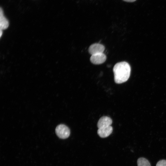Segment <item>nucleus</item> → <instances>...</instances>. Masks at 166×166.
<instances>
[{"mask_svg":"<svg viewBox=\"0 0 166 166\" xmlns=\"http://www.w3.org/2000/svg\"><path fill=\"white\" fill-rule=\"evenodd\" d=\"M138 166H151L149 161L146 158L140 157L137 160Z\"/></svg>","mask_w":166,"mask_h":166,"instance_id":"obj_8","label":"nucleus"},{"mask_svg":"<svg viewBox=\"0 0 166 166\" xmlns=\"http://www.w3.org/2000/svg\"><path fill=\"white\" fill-rule=\"evenodd\" d=\"M106 59V56L103 53H101L91 55L90 61L93 64L99 65L103 63Z\"/></svg>","mask_w":166,"mask_h":166,"instance_id":"obj_3","label":"nucleus"},{"mask_svg":"<svg viewBox=\"0 0 166 166\" xmlns=\"http://www.w3.org/2000/svg\"><path fill=\"white\" fill-rule=\"evenodd\" d=\"M113 128L111 126L103 127L98 128L97 132L101 138H104L108 136L112 133Z\"/></svg>","mask_w":166,"mask_h":166,"instance_id":"obj_5","label":"nucleus"},{"mask_svg":"<svg viewBox=\"0 0 166 166\" xmlns=\"http://www.w3.org/2000/svg\"><path fill=\"white\" fill-rule=\"evenodd\" d=\"M105 47L103 45L100 43H94L89 47L88 51L91 55L94 54L103 53Z\"/></svg>","mask_w":166,"mask_h":166,"instance_id":"obj_4","label":"nucleus"},{"mask_svg":"<svg viewBox=\"0 0 166 166\" xmlns=\"http://www.w3.org/2000/svg\"><path fill=\"white\" fill-rule=\"evenodd\" d=\"M9 23L8 20L4 15L3 12L1 7L0 9V26L1 30H5L8 28Z\"/></svg>","mask_w":166,"mask_h":166,"instance_id":"obj_7","label":"nucleus"},{"mask_svg":"<svg viewBox=\"0 0 166 166\" xmlns=\"http://www.w3.org/2000/svg\"><path fill=\"white\" fill-rule=\"evenodd\" d=\"M113 71L114 80L117 84H121L127 81L130 76L131 67L129 64L125 61L116 63Z\"/></svg>","mask_w":166,"mask_h":166,"instance_id":"obj_1","label":"nucleus"},{"mask_svg":"<svg viewBox=\"0 0 166 166\" xmlns=\"http://www.w3.org/2000/svg\"><path fill=\"white\" fill-rule=\"evenodd\" d=\"M57 136L60 138L65 139L68 138L70 134L69 128L65 125L60 124L58 125L55 129Z\"/></svg>","mask_w":166,"mask_h":166,"instance_id":"obj_2","label":"nucleus"},{"mask_svg":"<svg viewBox=\"0 0 166 166\" xmlns=\"http://www.w3.org/2000/svg\"><path fill=\"white\" fill-rule=\"evenodd\" d=\"M112 123V120L110 117L103 116L99 119L97 123V127L99 128L103 127L109 126H111Z\"/></svg>","mask_w":166,"mask_h":166,"instance_id":"obj_6","label":"nucleus"},{"mask_svg":"<svg viewBox=\"0 0 166 166\" xmlns=\"http://www.w3.org/2000/svg\"><path fill=\"white\" fill-rule=\"evenodd\" d=\"M125 2H132L135 1L136 0H123Z\"/></svg>","mask_w":166,"mask_h":166,"instance_id":"obj_10","label":"nucleus"},{"mask_svg":"<svg viewBox=\"0 0 166 166\" xmlns=\"http://www.w3.org/2000/svg\"><path fill=\"white\" fill-rule=\"evenodd\" d=\"M156 166H166V160H162L159 161Z\"/></svg>","mask_w":166,"mask_h":166,"instance_id":"obj_9","label":"nucleus"},{"mask_svg":"<svg viewBox=\"0 0 166 166\" xmlns=\"http://www.w3.org/2000/svg\"><path fill=\"white\" fill-rule=\"evenodd\" d=\"M2 30H0V37H1L2 34Z\"/></svg>","mask_w":166,"mask_h":166,"instance_id":"obj_11","label":"nucleus"}]
</instances>
